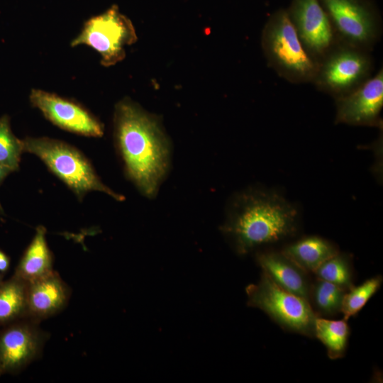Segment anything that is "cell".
Listing matches in <instances>:
<instances>
[{"label":"cell","instance_id":"2","mask_svg":"<svg viewBox=\"0 0 383 383\" xmlns=\"http://www.w3.org/2000/svg\"><path fill=\"white\" fill-rule=\"evenodd\" d=\"M299 218L296 206L277 191L250 187L231 198L221 230L244 255L293 235Z\"/></svg>","mask_w":383,"mask_h":383},{"label":"cell","instance_id":"19","mask_svg":"<svg viewBox=\"0 0 383 383\" xmlns=\"http://www.w3.org/2000/svg\"><path fill=\"white\" fill-rule=\"evenodd\" d=\"M345 290L329 282L317 279L311 286L309 301L316 310L324 315L332 316L340 312Z\"/></svg>","mask_w":383,"mask_h":383},{"label":"cell","instance_id":"1","mask_svg":"<svg viewBox=\"0 0 383 383\" xmlns=\"http://www.w3.org/2000/svg\"><path fill=\"white\" fill-rule=\"evenodd\" d=\"M113 135L124 172L139 192L153 198L170 164V144L157 118L126 99L115 107Z\"/></svg>","mask_w":383,"mask_h":383},{"label":"cell","instance_id":"24","mask_svg":"<svg viewBox=\"0 0 383 383\" xmlns=\"http://www.w3.org/2000/svg\"><path fill=\"white\" fill-rule=\"evenodd\" d=\"M11 172L0 164V184Z\"/></svg>","mask_w":383,"mask_h":383},{"label":"cell","instance_id":"20","mask_svg":"<svg viewBox=\"0 0 383 383\" xmlns=\"http://www.w3.org/2000/svg\"><path fill=\"white\" fill-rule=\"evenodd\" d=\"M23 151V140L12 133L9 118H0V164L11 172L18 170Z\"/></svg>","mask_w":383,"mask_h":383},{"label":"cell","instance_id":"26","mask_svg":"<svg viewBox=\"0 0 383 383\" xmlns=\"http://www.w3.org/2000/svg\"><path fill=\"white\" fill-rule=\"evenodd\" d=\"M1 211H2V210H1V206H0V212H1Z\"/></svg>","mask_w":383,"mask_h":383},{"label":"cell","instance_id":"7","mask_svg":"<svg viewBox=\"0 0 383 383\" xmlns=\"http://www.w3.org/2000/svg\"><path fill=\"white\" fill-rule=\"evenodd\" d=\"M338 43L367 51L382 33L381 18L369 0H319Z\"/></svg>","mask_w":383,"mask_h":383},{"label":"cell","instance_id":"18","mask_svg":"<svg viewBox=\"0 0 383 383\" xmlns=\"http://www.w3.org/2000/svg\"><path fill=\"white\" fill-rule=\"evenodd\" d=\"M314 335L326 346L331 359L341 357L345 351L349 335L346 320H329L316 318Z\"/></svg>","mask_w":383,"mask_h":383},{"label":"cell","instance_id":"3","mask_svg":"<svg viewBox=\"0 0 383 383\" xmlns=\"http://www.w3.org/2000/svg\"><path fill=\"white\" fill-rule=\"evenodd\" d=\"M23 151L38 157L79 199L90 192H103L117 201L125 197L102 182L89 160L75 147L47 137H27Z\"/></svg>","mask_w":383,"mask_h":383},{"label":"cell","instance_id":"12","mask_svg":"<svg viewBox=\"0 0 383 383\" xmlns=\"http://www.w3.org/2000/svg\"><path fill=\"white\" fill-rule=\"evenodd\" d=\"M335 123L382 127L383 69L351 93L335 99Z\"/></svg>","mask_w":383,"mask_h":383},{"label":"cell","instance_id":"21","mask_svg":"<svg viewBox=\"0 0 383 383\" xmlns=\"http://www.w3.org/2000/svg\"><path fill=\"white\" fill-rule=\"evenodd\" d=\"M314 273L318 279L333 283L345 291L353 287L348 259L340 252L324 262Z\"/></svg>","mask_w":383,"mask_h":383},{"label":"cell","instance_id":"8","mask_svg":"<svg viewBox=\"0 0 383 383\" xmlns=\"http://www.w3.org/2000/svg\"><path fill=\"white\" fill-rule=\"evenodd\" d=\"M136 39L133 23L114 5L89 19L71 45H86L92 48L100 54L101 65L108 67L123 60L126 47L134 43Z\"/></svg>","mask_w":383,"mask_h":383},{"label":"cell","instance_id":"13","mask_svg":"<svg viewBox=\"0 0 383 383\" xmlns=\"http://www.w3.org/2000/svg\"><path fill=\"white\" fill-rule=\"evenodd\" d=\"M27 283V318L40 323L68 304L71 289L57 272Z\"/></svg>","mask_w":383,"mask_h":383},{"label":"cell","instance_id":"6","mask_svg":"<svg viewBox=\"0 0 383 383\" xmlns=\"http://www.w3.org/2000/svg\"><path fill=\"white\" fill-rule=\"evenodd\" d=\"M246 291L248 304L265 311L283 328L314 335L317 316L307 300L283 289L264 272L260 282Z\"/></svg>","mask_w":383,"mask_h":383},{"label":"cell","instance_id":"5","mask_svg":"<svg viewBox=\"0 0 383 383\" xmlns=\"http://www.w3.org/2000/svg\"><path fill=\"white\" fill-rule=\"evenodd\" d=\"M373 69L370 51L338 43L318 63L312 84L335 99L360 87Z\"/></svg>","mask_w":383,"mask_h":383},{"label":"cell","instance_id":"10","mask_svg":"<svg viewBox=\"0 0 383 383\" xmlns=\"http://www.w3.org/2000/svg\"><path fill=\"white\" fill-rule=\"evenodd\" d=\"M287 11L304 48L318 64L338 43L319 0H292Z\"/></svg>","mask_w":383,"mask_h":383},{"label":"cell","instance_id":"16","mask_svg":"<svg viewBox=\"0 0 383 383\" xmlns=\"http://www.w3.org/2000/svg\"><path fill=\"white\" fill-rule=\"evenodd\" d=\"M281 252L306 272H315L324 262L339 252L333 243L314 235L289 244Z\"/></svg>","mask_w":383,"mask_h":383},{"label":"cell","instance_id":"4","mask_svg":"<svg viewBox=\"0 0 383 383\" xmlns=\"http://www.w3.org/2000/svg\"><path fill=\"white\" fill-rule=\"evenodd\" d=\"M261 45L267 64L279 76L294 84L312 83L318 64L304 48L286 9L271 15Z\"/></svg>","mask_w":383,"mask_h":383},{"label":"cell","instance_id":"23","mask_svg":"<svg viewBox=\"0 0 383 383\" xmlns=\"http://www.w3.org/2000/svg\"><path fill=\"white\" fill-rule=\"evenodd\" d=\"M11 259L3 250H0V272L6 273L10 267Z\"/></svg>","mask_w":383,"mask_h":383},{"label":"cell","instance_id":"17","mask_svg":"<svg viewBox=\"0 0 383 383\" xmlns=\"http://www.w3.org/2000/svg\"><path fill=\"white\" fill-rule=\"evenodd\" d=\"M27 284L14 274L0 282V328L27 318Z\"/></svg>","mask_w":383,"mask_h":383},{"label":"cell","instance_id":"11","mask_svg":"<svg viewBox=\"0 0 383 383\" xmlns=\"http://www.w3.org/2000/svg\"><path fill=\"white\" fill-rule=\"evenodd\" d=\"M30 101L55 126L87 137L104 134L101 123L85 108L71 100L40 89H32Z\"/></svg>","mask_w":383,"mask_h":383},{"label":"cell","instance_id":"15","mask_svg":"<svg viewBox=\"0 0 383 383\" xmlns=\"http://www.w3.org/2000/svg\"><path fill=\"white\" fill-rule=\"evenodd\" d=\"M45 235L46 228L38 226L16 267L13 274L26 282L39 279L54 270L53 255L48 245Z\"/></svg>","mask_w":383,"mask_h":383},{"label":"cell","instance_id":"14","mask_svg":"<svg viewBox=\"0 0 383 383\" xmlns=\"http://www.w3.org/2000/svg\"><path fill=\"white\" fill-rule=\"evenodd\" d=\"M263 272L283 289L309 301L311 284L306 272L282 252L267 251L257 255Z\"/></svg>","mask_w":383,"mask_h":383},{"label":"cell","instance_id":"9","mask_svg":"<svg viewBox=\"0 0 383 383\" xmlns=\"http://www.w3.org/2000/svg\"><path fill=\"white\" fill-rule=\"evenodd\" d=\"M39 323L25 318L0 330V376L18 374L40 357L48 334Z\"/></svg>","mask_w":383,"mask_h":383},{"label":"cell","instance_id":"22","mask_svg":"<svg viewBox=\"0 0 383 383\" xmlns=\"http://www.w3.org/2000/svg\"><path fill=\"white\" fill-rule=\"evenodd\" d=\"M382 281L380 276L374 277L357 287L353 286L345 293L340 310L345 320H348L360 311L379 289Z\"/></svg>","mask_w":383,"mask_h":383},{"label":"cell","instance_id":"25","mask_svg":"<svg viewBox=\"0 0 383 383\" xmlns=\"http://www.w3.org/2000/svg\"><path fill=\"white\" fill-rule=\"evenodd\" d=\"M3 281V274L0 272V282Z\"/></svg>","mask_w":383,"mask_h":383}]
</instances>
